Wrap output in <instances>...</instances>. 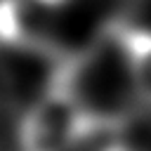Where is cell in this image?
Segmentation results:
<instances>
[{
  "mask_svg": "<svg viewBox=\"0 0 151 151\" xmlns=\"http://www.w3.org/2000/svg\"><path fill=\"white\" fill-rule=\"evenodd\" d=\"M97 132V116L73 85V66H59L19 123V151H78Z\"/></svg>",
  "mask_w": 151,
  "mask_h": 151,
  "instance_id": "6da1fadb",
  "label": "cell"
},
{
  "mask_svg": "<svg viewBox=\"0 0 151 151\" xmlns=\"http://www.w3.org/2000/svg\"><path fill=\"white\" fill-rule=\"evenodd\" d=\"M66 0H0V45L40 52L52 40Z\"/></svg>",
  "mask_w": 151,
  "mask_h": 151,
  "instance_id": "7a4b0ae2",
  "label": "cell"
},
{
  "mask_svg": "<svg viewBox=\"0 0 151 151\" xmlns=\"http://www.w3.org/2000/svg\"><path fill=\"white\" fill-rule=\"evenodd\" d=\"M137 97L151 106V28L118 24L113 31Z\"/></svg>",
  "mask_w": 151,
  "mask_h": 151,
  "instance_id": "3957f363",
  "label": "cell"
},
{
  "mask_svg": "<svg viewBox=\"0 0 151 151\" xmlns=\"http://www.w3.org/2000/svg\"><path fill=\"white\" fill-rule=\"evenodd\" d=\"M104 151H130V149H125V146H118V144H116V146H109V149H104Z\"/></svg>",
  "mask_w": 151,
  "mask_h": 151,
  "instance_id": "277c9868",
  "label": "cell"
}]
</instances>
